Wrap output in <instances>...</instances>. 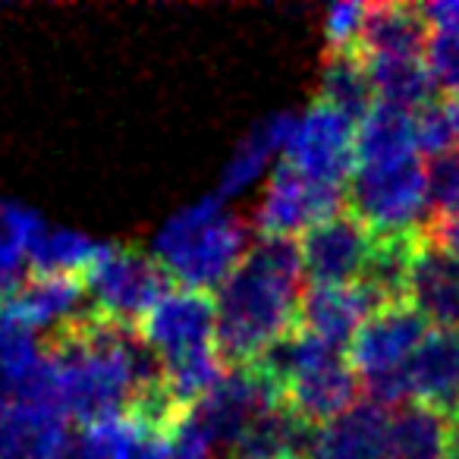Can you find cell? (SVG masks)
<instances>
[{
	"instance_id": "15",
	"label": "cell",
	"mask_w": 459,
	"mask_h": 459,
	"mask_svg": "<svg viewBox=\"0 0 459 459\" xmlns=\"http://www.w3.org/2000/svg\"><path fill=\"white\" fill-rule=\"evenodd\" d=\"M431 29L421 7L412 4H371L359 32V54L365 60L381 57H425Z\"/></svg>"
},
{
	"instance_id": "26",
	"label": "cell",
	"mask_w": 459,
	"mask_h": 459,
	"mask_svg": "<svg viewBox=\"0 0 459 459\" xmlns=\"http://www.w3.org/2000/svg\"><path fill=\"white\" fill-rule=\"evenodd\" d=\"M431 35L440 32H459V0H444V4H425L421 7Z\"/></svg>"
},
{
	"instance_id": "28",
	"label": "cell",
	"mask_w": 459,
	"mask_h": 459,
	"mask_svg": "<svg viewBox=\"0 0 459 459\" xmlns=\"http://www.w3.org/2000/svg\"><path fill=\"white\" fill-rule=\"evenodd\" d=\"M450 459H459V412L450 415Z\"/></svg>"
},
{
	"instance_id": "22",
	"label": "cell",
	"mask_w": 459,
	"mask_h": 459,
	"mask_svg": "<svg viewBox=\"0 0 459 459\" xmlns=\"http://www.w3.org/2000/svg\"><path fill=\"white\" fill-rule=\"evenodd\" d=\"M415 133H419V152L444 154L459 148V98L434 95L428 104L415 110Z\"/></svg>"
},
{
	"instance_id": "8",
	"label": "cell",
	"mask_w": 459,
	"mask_h": 459,
	"mask_svg": "<svg viewBox=\"0 0 459 459\" xmlns=\"http://www.w3.org/2000/svg\"><path fill=\"white\" fill-rule=\"evenodd\" d=\"M139 333L148 346L160 356V362L177 365L186 359L217 352V312L214 296L195 290H170L145 321Z\"/></svg>"
},
{
	"instance_id": "14",
	"label": "cell",
	"mask_w": 459,
	"mask_h": 459,
	"mask_svg": "<svg viewBox=\"0 0 459 459\" xmlns=\"http://www.w3.org/2000/svg\"><path fill=\"white\" fill-rule=\"evenodd\" d=\"M312 459H390V409L362 400L315 434Z\"/></svg>"
},
{
	"instance_id": "16",
	"label": "cell",
	"mask_w": 459,
	"mask_h": 459,
	"mask_svg": "<svg viewBox=\"0 0 459 459\" xmlns=\"http://www.w3.org/2000/svg\"><path fill=\"white\" fill-rule=\"evenodd\" d=\"M409 158H419L415 110L377 101L356 126V167L400 164Z\"/></svg>"
},
{
	"instance_id": "25",
	"label": "cell",
	"mask_w": 459,
	"mask_h": 459,
	"mask_svg": "<svg viewBox=\"0 0 459 459\" xmlns=\"http://www.w3.org/2000/svg\"><path fill=\"white\" fill-rule=\"evenodd\" d=\"M362 22H365L362 4H337V7H331L325 22L327 48H356Z\"/></svg>"
},
{
	"instance_id": "7",
	"label": "cell",
	"mask_w": 459,
	"mask_h": 459,
	"mask_svg": "<svg viewBox=\"0 0 459 459\" xmlns=\"http://www.w3.org/2000/svg\"><path fill=\"white\" fill-rule=\"evenodd\" d=\"M343 208V189L327 186L318 179L299 173L293 164L281 160L274 167L264 198L258 204V233L274 239H296L306 237L308 230L318 227L321 221L340 214Z\"/></svg>"
},
{
	"instance_id": "3",
	"label": "cell",
	"mask_w": 459,
	"mask_h": 459,
	"mask_svg": "<svg viewBox=\"0 0 459 459\" xmlns=\"http://www.w3.org/2000/svg\"><path fill=\"white\" fill-rule=\"evenodd\" d=\"M425 337L428 321L406 302L377 308L359 327L352 343L346 346V359L356 368L371 403L387 409L409 403L406 368Z\"/></svg>"
},
{
	"instance_id": "5",
	"label": "cell",
	"mask_w": 459,
	"mask_h": 459,
	"mask_svg": "<svg viewBox=\"0 0 459 459\" xmlns=\"http://www.w3.org/2000/svg\"><path fill=\"white\" fill-rule=\"evenodd\" d=\"M82 281L95 302L91 308L126 327H139L145 315L170 293V277L158 258L135 246H104Z\"/></svg>"
},
{
	"instance_id": "21",
	"label": "cell",
	"mask_w": 459,
	"mask_h": 459,
	"mask_svg": "<svg viewBox=\"0 0 459 459\" xmlns=\"http://www.w3.org/2000/svg\"><path fill=\"white\" fill-rule=\"evenodd\" d=\"M290 129H293V117H287V114L258 123V126L239 142L237 154L230 158L227 170H223V179H221L223 195H233V192L246 189V186L262 173V167H264V160L271 158V152L287 145Z\"/></svg>"
},
{
	"instance_id": "9",
	"label": "cell",
	"mask_w": 459,
	"mask_h": 459,
	"mask_svg": "<svg viewBox=\"0 0 459 459\" xmlns=\"http://www.w3.org/2000/svg\"><path fill=\"white\" fill-rule=\"evenodd\" d=\"M377 237L350 211L321 221L299 237L302 268L312 287H352L362 281Z\"/></svg>"
},
{
	"instance_id": "1",
	"label": "cell",
	"mask_w": 459,
	"mask_h": 459,
	"mask_svg": "<svg viewBox=\"0 0 459 459\" xmlns=\"http://www.w3.org/2000/svg\"><path fill=\"white\" fill-rule=\"evenodd\" d=\"M306 296V268L296 239L258 237L214 296L217 356L227 368L252 365L287 337Z\"/></svg>"
},
{
	"instance_id": "18",
	"label": "cell",
	"mask_w": 459,
	"mask_h": 459,
	"mask_svg": "<svg viewBox=\"0 0 459 459\" xmlns=\"http://www.w3.org/2000/svg\"><path fill=\"white\" fill-rule=\"evenodd\" d=\"M318 101L331 104L356 123L375 108V85L359 48H327Z\"/></svg>"
},
{
	"instance_id": "24",
	"label": "cell",
	"mask_w": 459,
	"mask_h": 459,
	"mask_svg": "<svg viewBox=\"0 0 459 459\" xmlns=\"http://www.w3.org/2000/svg\"><path fill=\"white\" fill-rule=\"evenodd\" d=\"M425 60L437 79V89L450 98H459V32L431 35Z\"/></svg>"
},
{
	"instance_id": "17",
	"label": "cell",
	"mask_w": 459,
	"mask_h": 459,
	"mask_svg": "<svg viewBox=\"0 0 459 459\" xmlns=\"http://www.w3.org/2000/svg\"><path fill=\"white\" fill-rule=\"evenodd\" d=\"M390 459H450V415L421 403L394 406Z\"/></svg>"
},
{
	"instance_id": "10",
	"label": "cell",
	"mask_w": 459,
	"mask_h": 459,
	"mask_svg": "<svg viewBox=\"0 0 459 459\" xmlns=\"http://www.w3.org/2000/svg\"><path fill=\"white\" fill-rule=\"evenodd\" d=\"M406 306L434 331H459V255L444 249L421 227L415 233L406 277Z\"/></svg>"
},
{
	"instance_id": "19",
	"label": "cell",
	"mask_w": 459,
	"mask_h": 459,
	"mask_svg": "<svg viewBox=\"0 0 459 459\" xmlns=\"http://www.w3.org/2000/svg\"><path fill=\"white\" fill-rule=\"evenodd\" d=\"M375 95L381 104H394L403 110H419L437 95V79L425 57H381L365 60Z\"/></svg>"
},
{
	"instance_id": "2",
	"label": "cell",
	"mask_w": 459,
	"mask_h": 459,
	"mask_svg": "<svg viewBox=\"0 0 459 459\" xmlns=\"http://www.w3.org/2000/svg\"><path fill=\"white\" fill-rule=\"evenodd\" d=\"M246 227L223 211L221 198L189 204L160 227L154 237L158 264L179 290L211 293L221 290L246 255Z\"/></svg>"
},
{
	"instance_id": "13",
	"label": "cell",
	"mask_w": 459,
	"mask_h": 459,
	"mask_svg": "<svg viewBox=\"0 0 459 459\" xmlns=\"http://www.w3.org/2000/svg\"><path fill=\"white\" fill-rule=\"evenodd\" d=\"M409 403L459 412V331H428L406 368Z\"/></svg>"
},
{
	"instance_id": "27",
	"label": "cell",
	"mask_w": 459,
	"mask_h": 459,
	"mask_svg": "<svg viewBox=\"0 0 459 459\" xmlns=\"http://www.w3.org/2000/svg\"><path fill=\"white\" fill-rule=\"evenodd\" d=\"M425 230L434 243H440L453 255H459V217H431L425 223Z\"/></svg>"
},
{
	"instance_id": "23",
	"label": "cell",
	"mask_w": 459,
	"mask_h": 459,
	"mask_svg": "<svg viewBox=\"0 0 459 459\" xmlns=\"http://www.w3.org/2000/svg\"><path fill=\"white\" fill-rule=\"evenodd\" d=\"M425 170L428 204L434 208V217H459V148L428 158Z\"/></svg>"
},
{
	"instance_id": "20",
	"label": "cell",
	"mask_w": 459,
	"mask_h": 459,
	"mask_svg": "<svg viewBox=\"0 0 459 459\" xmlns=\"http://www.w3.org/2000/svg\"><path fill=\"white\" fill-rule=\"evenodd\" d=\"M101 252H104V246L91 243V239L82 237V233L41 227V233L29 243V249H26L29 274L85 277V271L98 262Z\"/></svg>"
},
{
	"instance_id": "4",
	"label": "cell",
	"mask_w": 459,
	"mask_h": 459,
	"mask_svg": "<svg viewBox=\"0 0 459 459\" xmlns=\"http://www.w3.org/2000/svg\"><path fill=\"white\" fill-rule=\"evenodd\" d=\"M428 170L419 158L381 167H356L350 177L346 211L381 237H409L425 223Z\"/></svg>"
},
{
	"instance_id": "11",
	"label": "cell",
	"mask_w": 459,
	"mask_h": 459,
	"mask_svg": "<svg viewBox=\"0 0 459 459\" xmlns=\"http://www.w3.org/2000/svg\"><path fill=\"white\" fill-rule=\"evenodd\" d=\"M375 312L377 302L359 283H352V287H308L299 302L296 327L340 350V346L352 343L359 327Z\"/></svg>"
},
{
	"instance_id": "12",
	"label": "cell",
	"mask_w": 459,
	"mask_h": 459,
	"mask_svg": "<svg viewBox=\"0 0 459 459\" xmlns=\"http://www.w3.org/2000/svg\"><path fill=\"white\" fill-rule=\"evenodd\" d=\"M89 296L82 277H39L26 274L20 287L0 299V321H10L26 331L57 327L60 321L82 312V299Z\"/></svg>"
},
{
	"instance_id": "6",
	"label": "cell",
	"mask_w": 459,
	"mask_h": 459,
	"mask_svg": "<svg viewBox=\"0 0 459 459\" xmlns=\"http://www.w3.org/2000/svg\"><path fill=\"white\" fill-rule=\"evenodd\" d=\"M356 120L325 101H315L293 120L287 139V164L327 186H340L356 170Z\"/></svg>"
}]
</instances>
